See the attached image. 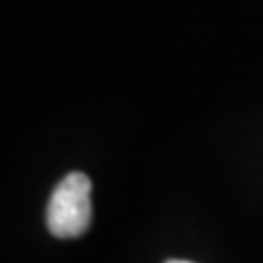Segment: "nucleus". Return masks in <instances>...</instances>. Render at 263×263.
<instances>
[{
  "label": "nucleus",
  "instance_id": "obj_1",
  "mask_svg": "<svg viewBox=\"0 0 263 263\" xmlns=\"http://www.w3.org/2000/svg\"><path fill=\"white\" fill-rule=\"evenodd\" d=\"M92 181L82 172H72L59 181L47 203L49 232L57 238H78L92 220Z\"/></svg>",
  "mask_w": 263,
  "mask_h": 263
},
{
  "label": "nucleus",
  "instance_id": "obj_2",
  "mask_svg": "<svg viewBox=\"0 0 263 263\" xmlns=\"http://www.w3.org/2000/svg\"><path fill=\"white\" fill-rule=\"evenodd\" d=\"M166 263H193V261H185V259H168Z\"/></svg>",
  "mask_w": 263,
  "mask_h": 263
}]
</instances>
